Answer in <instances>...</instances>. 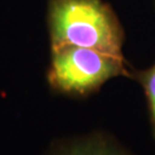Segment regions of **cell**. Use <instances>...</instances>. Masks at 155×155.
Returning a JSON list of instances; mask_svg holds the SVG:
<instances>
[{"instance_id":"obj_1","label":"cell","mask_w":155,"mask_h":155,"mask_svg":"<svg viewBox=\"0 0 155 155\" xmlns=\"http://www.w3.org/2000/svg\"><path fill=\"white\" fill-rule=\"evenodd\" d=\"M51 47L74 45L123 55L124 30L104 0H48Z\"/></svg>"},{"instance_id":"obj_2","label":"cell","mask_w":155,"mask_h":155,"mask_svg":"<svg viewBox=\"0 0 155 155\" xmlns=\"http://www.w3.org/2000/svg\"><path fill=\"white\" fill-rule=\"evenodd\" d=\"M127 74L123 55L74 45L51 47L47 82L56 93L84 98L111 78Z\"/></svg>"},{"instance_id":"obj_3","label":"cell","mask_w":155,"mask_h":155,"mask_svg":"<svg viewBox=\"0 0 155 155\" xmlns=\"http://www.w3.org/2000/svg\"><path fill=\"white\" fill-rule=\"evenodd\" d=\"M46 155H132L116 140L102 132L60 140L47 150Z\"/></svg>"},{"instance_id":"obj_4","label":"cell","mask_w":155,"mask_h":155,"mask_svg":"<svg viewBox=\"0 0 155 155\" xmlns=\"http://www.w3.org/2000/svg\"><path fill=\"white\" fill-rule=\"evenodd\" d=\"M133 77L138 81L144 89L150 110V124L155 134V62L147 69L136 71L133 74Z\"/></svg>"}]
</instances>
